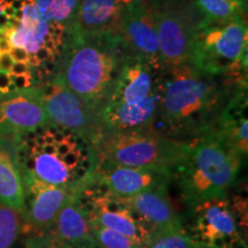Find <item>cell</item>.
<instances>
[{"label":"cell","mask_w":248,"mask_h":248,"mask_svg":"<svg viewBox=\"0 0 248 248\" xmlns=\"http://www.w3.org/2000/svg\"><path fill=\"white\" fill-rule=\"evenodd\" d=\"M230 79L214 76L191 62L161 71L160 99L155 131L181 140H192L210 131L238 88Z\"/></svg>","instance_id":"cell-1"},{"label":"cell","mask_w":248,"mask_h":248,"mask_svg":"<svg viewBox=\"0 0 248 248\" xmlns=\"http://www.w3.org/2000/svg\"><path fill=\"white\" fill-rule=\"evenodd\" d=\"M14 91H16V89H15L13 83H12L9 74L0 71V94H6V93Z\"/></svg>","instance_id":"cell-30"},{"label":"cell","mask_w":248,"mask_h":248,"mask_svg":"<svg viewBox=\"0 0 248 248\" xmlns=\"http://www.w3.org/2000/svg\"><path fill=\"white\" fill-rule=\"evenodd\" d=\"M22 213L0 203V248H12L23 233Z\"/></svg>","instance_id":"cell-25"},{"label":"cell","mask_w":248,"mask_h":248,"mask_svg":"<svg viewBox=\"0 0 248 248\" xmlns=\"http://www.w3.org/2000/svg\"><path fill=\"white\" fill-rule=\"evenodd\" d=\"M27 244H29L33 248H102L99 246V245H95V246H90V247H69L64 246V245H60L55 241L51 240L47 237H32L28 238Z\"/></svg>","instance_id":"cell-28"},{"label":"cell","mask_w":248,"mask_h":248,"mask_svg":"<svg viewBox=\"0 0 248 248\" xmlns=\"http://www.w3.org/2000/svg\"><path fill=\"white\" fill-rule=\"evenodd\" d=\"M244 156L216 131L192 139L184 161L173 170L182 200L187 206L229 194L239 176Z\"/></svg>","instance_id":"cell-4"},{"label":"cell","mask_w":248,"mask_h":248,"mask_svg":"<svg viewBox=\"0 0 248 248\" xmlns=\"http://www.w3.org/2000/svg\"><path fill=\"white\" fill-rule=\"evenodd\" d=\"M9 77H11L12 83H13L16 91L32 88L33 82H35L32 74H28V75H11L9 74Z\"/></svg>","instance_id":"cell-29"},{"label":"cell","mask_w":248,"mask_h":248,"mask_svg":"<svg viewBox=\"0 0 248 248\" xmlns=\"http://www.w3.org/2000/svg\"><path fill=\"white\" fill-rule=\"evenodd\" d=\"M241 2H243V4L245 5V6H247V0H240Z\"/></svg>","instance_id":"cell-38"},{"label":"cell","mask_w":248,"mask_h":248,"mask_svg":"<svg viewBox=\"0 0 248 248\" xmlns=\"http://www.w3.org/2000/svg\"><path fill=\"white\" fill-rule=\"evenodd\" d=\"M197 247L198 248H214V247H209V246H204V245H200V244H197Z\"/></svg>","instance_id":"cell-37"},{"label":"cell","mask_w":248,"mask_h":248,"mask_svg":"<svg viewBox=\"0 0 248 248\" xmlns=\"http://www.w3.org/2000/svg\"><path fill=\"white\" fill-rule=\"evenodd\" d=\"M129 57L132 55L120 33L97 37L70 35L53 79L99 114L109 98L121 66Z\"/></svg>","instance_id":"cell-2"},{"label":"cell","mask_w":248,"mask_h":248,"mask_svg":"<svg viewBox=\"0 0 248 248\" xmlns=\"http://www.w3.org/2000/svg\"><path fill=\"white\" fill-rule=\"evenodd\" d=\"M0 95H1V94H0Z\"/></svg>","instance_id":"cell-40"},{"label":"cell","mask_w":248,"mask_h":248,"mask_svg":"<svg viewBox=\"0 0 248 248\" xmlns=\"http://www.w3.org/2000/svg\"><path fill=\"white\" fill-rule=\"evenodd\" d=\"M22 179L23 233L28 234V238L43 237L51 230L62 207L78 186L62 187L52 185L24 172Z\"/></svg>","instance_id":"cell-12"},{"label":"cell","mask_w":248,"mask_h":248,"mask_svg":"<svg viewBox=\"0 0 248 248\" xmlns=\"http://www.w3.org/2000/svg\"><path fill=\"white\" fill-rule=\"evenodd\" d=\"M247 198H213L188 206L183 226L197 244L214 248H247Z\"/></svg>","instance_id":"cell-6"},{"label":"cell","mask_w":248,"mask_h":248,"mask_svg":"<svg viewBox=\"0 0 248 248\" xmlns=\"http://www.w3.org/2000/svg\"><path fill=\"white\" fill-rule=\"evenodd\" d=\"M206 23H224L246 16L247 7L238 0H194Z\"/></svg>","instance_id":"cell-22"},{"label":"cell","mask_w":248,"mask_h":248,"mask_svg":"<svg viewBox=\"0 0 248 248\" xmlns=\"http://www.w3.org/2000/svg\"><path fill=\"white\" fill-rule=\"evenodd\" d=\"M33 2L35 0H14L16 14L5 37L12 47L23 48L29 54L32 71L37 70V75L43 78L60 60L70 30L39 17Z\"/></svg>","instance_id":"cell-7"},{"label":"cell","mask_w":248,"mask_h":248,"mask_svg":"<svg viewBox=\"0 0 248 248\" xmlns=\"http://www.w3.org/2000/svg\"><path fill=\"white\" fill-rule=\"evenodd\" d=\"M12 46L5 36L0 37V53H9Z\"/></svg>","instance_id":"cell-36"},{"label":"cell","mask_w":248,"mask_h":248,"mask_svg":"<svg viewBox=\"0 0 248 248\" xmlns=\"http://www.w3.org/2000/svg\"><path fill=\"white\" fill-rule=\"evenodd\" d=\"M161 71L129 57L121 66L109 98L105 104L135 105L142 101L159 90Z\"/></svg>","instance_id":"cell-16"},{"label":"cell","mask_w":248,"mask_h":248,"mask_svg":"<svg viewBox=\"0 0 248 248\" xmlns=\"http://www.w3.org/2000/svg\"><path fill=\"white\" fill-rule=\"evenodd\" d=\"M160 88L135 105L105 104L99 110V121L106 131H128L153 125L157 114Z\"/></svg>","instance_id":"cell-19"},{"label":"cell","mask_w":248,"mask_h":248,"mask_svg":"<svg viewBox=\"0 0 248 248\" xmlns=\"http://www.w3.org/2000/svg\"><path fill=\"white\" fill-rule=\"evenodd\" d=\"M153 8L163 68L190 62L195 35L204 23L194 1Z\"/></svg>","instance_id":"cell-10"},{"label":"cell","mask_w":248,"mask_h":248,"mask_svg":"<svg viewBox=\"0 0 248 248\" xmlns=\"http://www.w3.org/2000/svg\"><path fill=\"white\" fill-rule=\"evenodd\" d=\"M47 123L40 86L0 95V136L17 137Z\"/></svg>","instance_id":"cell-14"},{"label":"cell","mask_w":248,"mask_h":248,"mask_svg":"<svg viewBox=\"0 0 248 248\" xmlns=\"http://www.w3.org/2000/svg\"><path fill=\"white\" fill-rule=\"evenodd\" d=\"M98 162L136 168L175 170L187 155L191 140L170 138L154 129L106 131L92 145Z\"/></svg>","instance_id":"cell-5"},{"label":"cell","mask_w":248,"mask_h":248,"mask_svg":"<svg viewBox=\"0 0 248 248\" xmlns=\"http://www.w3.org/2000/svg\"><path fill=\"white\" fill-rule=\"evenodd\" d=\"M144 248H198L185 231L183 222L151 233Z\"/></svg>","instance_id":"cell-24"},{"label":"cell","mask_w":248,"mask_h":248,"mask_svg":"<svg viewBox=\"0 0 248 248\" xmlns=\"http://www.w3.org/2000/svg\"><path fill=\"white\" fill-rule=\"evenodd\" d=\"M194 0H152L155 5H171V4H184V2H193Z\"/></svg>","instance_id":"cell-35"},{"label":"cell","mask_w":248,"mask_h":248,"mask_svg":"<svg viewBox=\"0 0 248 248\" xmlns=\"http://www.w3.org/2000/svg\"><path fill=\"white\" fill-rule=\"evenodd\" d=\"M119 4L122 6V8L126 7H132V6H137L140 4H144V2H148L150 0H117Z\"/></svg>","instance_id":"cell-34"},{"label":"cell","mask_w":248,"mask_h":248,"mask_svg":"<svg viewBox=\"0 0 248 248\" xmlns=\"http://www.w3.org/2000/svg\"><path fill=\"white\" fill-rule=\"evenodd\" d=\"M246 48V16L224 23L204 22L195 35L190 62L203 73L225 77Z\"/></svg>","instance_id":"cell-8"},{"label":"cell","mask_w":248,"mask_h":248,"mask_svg":"<svg viewBox=\"0 0 248 248\" xmlns=\"http://www.w3.org/2000/svg\"><path fill=\"white\" fill-rule=\"evenodd\" d=\"M78 200L89 217L90 224L116 231L141 245L147 243L151 232L136 216L123 198L114 194L95 177L94 171L78 186Z\"/></svg>","instance_id":"cell-9"},{"label":"cell","mask_w":248,"mask_h":248,"mask_svg":"<svg viewBox=\"0 0 248 248\" xmlns=\"http://www.w3.org/2000/svg\"><path fill=\"white\" fill-rule=\"evenodd\" d=\"M122 6L117 0H79L70 35L107 36L120 33Z\"/></svg>","instance_id":"cell-17"},{"label":"cell","mask_w":248,"mask_h":248,"mask_svg":"<svg viewBox=\"0 0 248 248\" xmlns=\"http://www.w3.org/2000/svg\"><path fill=\"white\" fill-rule=\"evenodd\" d=\"M9 54L13 58L14 62H21V63H27L30 66V57L23 48L12 47L11 51H9Z\"/></svg>","instance_id":"cell-31"},{"label":"cell","mask_w":248,"mask_h":248,"mask_svg":"<svg viewBox=\"0 0 248 248\" xmlns=\"http://www.w3.org/2000/svg\"><path fill=\"white\" fill-rule=\"evenodd\" d=\"M120 35L133 58L148 64L154 70L163 69L154 8L150 1L122 8Z\"/></svg>","instance_id":"cell-13"},{"label":"cell","mask_w":248,"mask_h":248,"mask_svg":"<svg viewBox=\"0 0 248 248\" xmlns=\"http://www.w3.org/2000/svg\"><path fill=\"white\" fill-rule=\"evenodd\" d=\"M0 203L23 213V179L14 137L0 136Z\"/></svg>","instance_id":"cell-21"},{"label":"cell","mask_w":248,"mask_h":248,"mask_svg":"<svg viewBox=\"0 0 248 248\" xmlns=\"http://www.w3.org/2000/svg\"><path fill=\"white\" fill-rule=\"evenodd\" d=\"M14 64L13 58L9 53H0V71L1 73L9 74L12 70V67Z\"/></svg>","instance_id":"cell-32"},{"label":"cell","mask_w":248,"mask_h":248,"mask_svg":"<svg viewBox=\"0 0 248 248\" xmlns=\"http://www.w3.org/2000/svg\"><path fill=\"white\" fill-rule=\"evenodd\" d=\"M94 175L114 194L129 198L144 192L169 188L173 172L164 168H136L97 162Z\"/></svg>","instance_id":"cell-15"},{"label":"cell","mask_w":248,"mask_h":248,"mask_svg":"<svg viewBox=\"0 0 248 248\" xmlns=\"http://www.w3.org/2000/svg\"><path fill=\"white\" fill-rule=\"evenodd\" d=\"M11 75H28V74H32V68L27 63H21V62H14L13 67H12Z\"/></svg>","instance_id":"cell-33"},{"label":"cell","mask_w":248,"mask_h":248,"mask_svg":"<svg viewBox=\"0 0 248 248\" xmlns=\"http://www.w3.org/2000/svg\"><path fill=\"white\" fill-rule=\"evenodd\" d=\"M40 90L48 123L76 133L91 145L97 141L105 131L97 110L55 79L45 83Z\"/></svg>","instance_id":"cell-11"},{"label":"cell","mask_w":248,"mask_h":248,"mask_svg":"<svg viewBox=\"0 0 248 248\" xmlns=\"http://www.w3.org/2000/svg\"><path fill=\"white\" fill-rule=\"evenodd\" d=\"M123 200L151 233L183 222V217L170 200L168 188L147 191L133 197L123 198Z\"/></svg>","instance_id":"cell-20"},{"label":"cell","mask_w":248,"mask_h":248,"mask_svg":"<svg viewBox=\"0 0 248 248\" xmlns=\"http://www.w3.org/2000/svg\"><path fill=\"white\" fill-rule=\"evenodd\" d=\"M22 172L62 187H76L94 171L92 145L76 133L47 123L14 137Z\"/></svg>","instance_id":"cell-3"},{"label":"cell","mask_w":248,"mask_h":248,"mask_svg":"<svg viewBox=\"0 0 248 248\" xmlns=\"http://www.w3.org/2000/svg\"><path fill=\"white\" fill-rule=\"evenodd\" d=\"M91 229L95 241L102 248H144L126 235L98 224H91Z\"/></svg>","instance_id":"cell-26"},{"label":"cell","mask_w":248,"mask_h":248,"mask_svg":"<svg viewBox=\"0 0 248 248\" xmlns=\"http://www.w3.org/2000/svg\"><path fill=\"white\" fill-rule=\"evenodd\" d=\"M27 248H33L32 246H31V245H29V244H27Z\"/></svg>","instance_id":"cell-39"},{"label":"cell","mask_w":248,"mask_h":248,"mask_svg":"<svg viewBox=\"0 0 248 248\" xmlns=\"http://www.w3.org/2000/svg\"><path fill=\"white\" fill-rule=\"evenodd\" d=\"M15 14L16 9L14 7V0H0V37L5 36Z\"/></svg>","instance_id":"cell-27"},{"label":"cell","mask_w":248,"mask_h":248,"mask_svg":"<svg viewBox=\"0 0 248 248\" xmlns=\"http://www.w3.org/2000/svg\"><path fill=\"white\" fill-rule=\"evenodd\" d=\"M79 0H35V11L48 22L61 24L70 30Z\"/></svg>","instance_id":"cell-23"},{"label":"cell","mask_w":248,"mask_h":248,"mask_svg":"<svg viewBox=\"0 0 248 248\" xmlns=\"http://www.w3.org/2000/svg\"><path fill=\"white\" fill-rule=\"evenodd\" d=\"M77 191L78 187L62 207L53 226L45 237L69 247L95 246L98 243L93 237L89 217L79 202Z\"/></svg>","instance_id":"cell-18"}]
</instances>
